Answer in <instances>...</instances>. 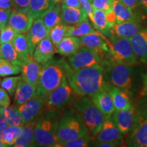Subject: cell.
<instances>
[{"instance_id": "db71d44e", "label": "cell", "mask_w": 147, "mask_h": 147, "mask_svg": "<svg viewBox=\"0 0 147 147\" xmlns=\"http://www.w3.org/2000/svg\"><path fill=\"white\" fill-rule=\"evenodd\" d=\"M139 1L140 6H142L145 13L147 14V0H139Z\"/></svg>"}, {"instance_id": "91938a15", "label": "cell", "mask_w": 147, "mask_h": 147, "mask_svg": "<svg viewBox=\"0 0 147 147\" xmlns=\"http://www.w3.org/2000/svg\"><path fill=\"white\" fill-rule=\"evenodd\" d=\"M0 32H1V27H0Z\"/></svg>"}, {"instance_id": "9a60e30c", "label": "cell", "mask_w": 147, "mask_h": 147, "mask_svg": "<svg viewBox=\"0 0 147 147\" xmlns=\"http://www.w3.org/2000/svg\"><path fill=\"white\" fill-rule=\"evenodd\" d=\"M33 16L27 10H14L12 9L8 25L19 33L25 34L29 30L34 23Z\"/></svg>"}, {"instance_id": "60d3db41", "label": "cell", "mask_w": 147, "mask_h": 147, "mask_svg": "<svg viewBox=\"0 0 147 147\" xmlns=\"http://www.w3.org/2000/svg\"><path fill=\"white\" fill-rule=\"evenodd\" d=\"M114 1L115 0H92L91 4L93 8L101 10L106 13L113 10Z\"/></svg>"}, {"instance_id": "603a6c76", "label": "cell", "mask_w": 147, "mask_h": 147, "mask_svg": "<svg viewBox=\"0 0 147 147\" xmlns=\"http://www.w3.org/2000/svg\"><path fill=\"white\" fill-rule=\"evenodd\" d=\"M36 87L22 80L18 84L14 97V105H21L36 97Z\"/></svg>"}, {"instance_id": "74e56055", "label": "cell", "mask_w": 147, "mask_h": 147, "mask_svg": "<svg viewBox=\"0 0 147 147\" xmlns=\"http://www.w3.org/2000/svg\"><path fill=\"white\" fill-rule=\"evenodd\" d=\"M23 80L22 76L4 77L1 82V87L6 90L11 97L14 96L18 84Z\"/></svg>"}, {"instance_id": "277c9868", "label": "cell", "mask_w": 147, "mask_h": 147, "mask_svg": "<svg viewBox=\"0 0 147 147\" xmlns=\"http://www.w3.org/2000/svg\"><path fill=\"white\" fill-rule=\"evenodd\" d=\"M64 77L65 72L62 60L52 59L43 65L36 88V97L45 100L48 95L59 85Z\"/></svg>"}, {"instance_id": "ab89813d", "label": "cell", "mask_w": 147, "mask_h": 147, "mask_svg": "<svg viewBox=\"0 0 147 147\" xmlns=\"http://www.w3.org/2000/svg\"><path fill=\"white\" fill-rule=\"evenodd\" d=\"M19 34L18 31L11 27L10 25H7L6 26L1 29L0 32V44L4 42H10L17 35Z\"/></svg>"}, {"instance_id": "836d02e7", "label": "cell", "mask_w": 147, "mask_h": 147, "mask_svg": "<svg viewBox=\"0 0 147 147\" xmlns=\"http://www.w3.org/2000/svg\"><path fill=\"white\" fill-rule=\"evenodd\" d=\"M21 132V127H20L8 125L0 134V140L5 146H13Z\"/></svg>"}, {"instance_id": "7a4b0ae2", "label": "cell", "mask_w": 147, "mask_h": 147, "mask_svg": "<svg viewBox=\"0 0 147 147\" xmlns=\"http://www.w3.org/2000/svg\"><path fill=\"white\" fill-rule=\"evenodd\" d=\"M88 134L87 127L74 108L64 109L61 113L56 129L57 144L82 138Z\"/></svg>"}, {"instance_id": "83f0119b", "label": "cell", "mask_w": 147, "mask_h": 147, "mask_svg": "<svg viewBox=\"0 0 147 147\" xmlns=\"http://www.w3.org/2000/svg\"><path fill=\"white\" fill-rule=\"evenodd\" d=\"M37 121V120H36ZM36 121L24 125L21 127V132L15 144L14 147H27L32 146L34 131Z\"/></svg>"}, {"instance_id": "c3c4849f", "label": "cell", "mask_w": 147, "mask_h": 147, "mask_svg": "<svg viewBox=\"0 0 147 147\" xmlns=\"http://www.w3.org/2000/svg\"><path fill=\"white\" fill-rule=\"evenodd\" d=\"M61 3L67 6L74 7V8H82L79 0H60Z\"/></svg>"}, {"instance_id": "e0dca14e", "label": "cell", "mask_w": 147, "mask_h": 147, "mask_svg": "<svg viewBox=\"0 0 147 147\" xmlns=\"http://www.w3.org/2000/svg\"><path fill=\"white\" fill-rule=\"evenodd\" d=\"M20 66L23 80L37 88L43 65L36 61L32 57H30L22 61Z\"/></svg>"}, {"instance_id": "5b68a950", "label": "cell", "mask_w": 147, "mask_h": 147, "mask_svg": "<svg viewBox=\"0 0 147 147\" xmlns=\"http://www.w3.org/2000/svg\"><path fill=\"white\" fill-rule=\"evenodd\" d=\"M71 107L81 118L88 131L95 136L100 129L106 115H104L89 96H78L71 102Z\"/></svg>"}, {"instance_id": "484cf974", "label": "cell", "mask_w": 147, "mask_h": 147, "mask_svg": "<svg viewBox=\"0 0 147 147\" xmlns=\"http://www.w3.org/2000/svg\"><path fill=\"white\" fill-rule=\"evenodd\" d=\"M58 1L60 0H31L27 10L34 19L42 18Z\"/></svg>"}, {"instance_id": "6da1fadb", "label": "cell", "mask_w": 147, "mask_h": 147, "mask_svg": "<svg viewBox=\"0 0 147 147\" xmlns=\"http://www.w3.org/2000/svg\"><path fill=\"white\" fill-rule=\"evenodd\" d=\"M65 76L75 94L78 96H89L97 91L106 89L104 67L101 64L74 70L69 63L62 59Z\"/></svg>"}, {"instance_id": "f35d334b", "label": "cell", "mask_w": 147, "mask_h": 147, "mask_svg": "<svg viewBox=\"0 0 147 147\" xmlns=\"http://www.w3.org/2000/svg\"><path fill=\"white\" fill-rule=\"evenodd\" d=\"M92 138L89 134L79 138L71 140L66 142L57 144L56 146L60 147H86L89 146V143L91 141Z\"/></svg>"}, {"instance_id": "d6986e66", "label": "cell", "mask_w": 147, "mask_h": 147, "mask_svg": "<svg viewBox=\"0 0 147 147\" xmlns=\"http://www.w3.org/2000/svg\"><path fill=\"white\" fill-rule=\"evenodd\" d=\"M130 42L137 59L147 63V29H141L130 38Z\"/></svg>"}, {"instance_id": "4fadbf2b", "label": "cell", "mask_w": 147, "mask_h": 147, "mask_svg": "<svg viewBox=\"0 0 147 147\" xmlns=\"http://www.w3.org/2000/svg\"><path fill=\"white\" fill-rule=\"evenodd\" d=\"M79 38L81 47L93 49L104 58L108 51V38L102 33L95 30Z\"/></svg>"}, {"instance_id": "8992f818", "label": "cell", "mask_w": 147, "mask_h": 147, "mask_svg": "<svg viewBox=\"0 0 147 147\" xmlns=\"http://www.w3.org/2000/svg\"><path fill=\"white\" fill-rule=\"evenodd\" d=\"M101 63L104 67V78L106 83L130 93V89L132 87L134 65L109 60L102 61Z\"/></svg>"}, {"instance_id": "680465c9", "label": "cell", "mask_w": 147, "mask_h": 147, "mask_svg": "<svg viewBox=\"0 0 147 147\" xmlns=\"http://www.w3.org/2000/svg\"><path fill=\"white\" fill-rule=\"evenodd\" d=\"M89 2H90V3H91V1H92V0H89Z\"/></svg>"}, {"instance_id": "bcb514c9", "label": "cell", "mask_w": 147, "mask_h": 147, "mask_svg": "<svg viewBox=\"0 0 147 147\" xmlns=\"http://www.w3.org/2000/svg\"><path fill=\"white\" fill-rule=\"evenodd\" d=\"M106 21H107L108 25L109 26L110 29H111V27H113L116 23H117V18H116L115 13L113 11V10L106 12Z\"/></svg>"}, {"instance_id": "f5cc1de1", "label": "cell", "mask_w": 147, "mask_h": 147, "mask_svg": "<svg viewBox=\"0 0 147 147\" xmlns=\"http://www.w3.org/2000/svg\"><path fill=\"white\" fill-rule=\"evenodd\" d=\"M147 95V73L146 76L144 77V87L142 90V93H141V96H144Z\"/></svg>"}, {"instance_id": "9c48e42d", "label": "cell", "mask_w": 147, "mask_h": 147, "mask_svg": "<svg viewBox=\"0 0 147 147\" xmlns=\"http://www.w3.org/2000/svg\"><path fill=\"white\" fill-rule=\"evenodd\" d=\"M76 95L67 82L66 76L61 84L48 95L45 100L44 112L61 113L65 106L71 104Z\"/></svg>"}, {"instance_id": "7c38bea8", "label": "cell", "mask_w": 147, "mask_h": 147, "mask_svg": "<svg viewBox=\"0 0 147 147\" xmlns=\"http://www.w3.org/2000/svg\"><path fill=\"white\" fill-rule=\"evenodd\" d=\"M123 134L114 122L112 115H110L106 116L100 129L94 136L96 142H120L123 138Z\"/></svg>"}, {"instance_id": "816d5d0a", "label": "cell", "mask_w": 147, "mask_h": 147, "mask_svg": "<svg viewBox=\"0 0 147 147\" xmlns=\"http://www.w3.org/2000/svg\"><path fill=\"white\" fill-rule=\"evenodd\" d=\"M7 126H8V125H7L6 122H5L4 118H3L2 116H0V134L2 132L3 130Z\"/></svg>"}, {"instance_id": "f907efd6", "label": "cell", "mask_w": 147, "mask_h": 147, "mask_svg": "<svg viewBox=\"0 0 147 147\" xmlns=\"http://www.w3.org/2000/svg\"><path fill=\"white\" fill-rule=\"evenodd\" d=\"M95 146H100V147H114V146H121L120 142H96Z\"/></svg>"}, {"instance_id": "3957f363", "label": "cell", "mask_w": 147, "mask_h": 147, "mask_svg": "<svg viewBox=\"0 0 147 147\" xmlns=\"http://www.w3.org/2000/svg\"><path fill=\"white\" fill-rule=\"evenodd\" d=\"M61 113L43 112L37 119L32 146H56V129Z\"/></svg>"}, {"instance_id": "d590c367", "label": "cell", "mask_w": 147, "mask_h": 147, "mask_svg": "<svg viewBox=\"0 0 147 147\" xmlns=\"http://www.w3.org/2000/svg\"><path fill=\"white\" fill-rule=\"evenodd\" d=\"M68 27V25L61 22L49 31V37L54 46H56L58 43H59L61 40L66 36Z\"/></svg>"}, {"instance_id": "f546056e", "label": "cell", "mask_w": 147, "mask_h": 147, "mask_svg": "<svg viewBox=\"0 0 147 147\" xmlns=\"http://www.w3.org/2000/svg\"><path fill=\"white\" fill-rule=\"evenodd\" d=\"M61 3L60 1H58L42 18V21L48 32H49V31L53 27L61 22Z\"/></svg>"}, {"instance_id": "e575fe53", "label": "cell", "mask_w": 147, "mask_h": 147, "mask_svg": "<svg viewBox=\"0 0 147 147\" xmlns=\"http://www.w3.org/2000/svg\"><path fill=\"white\" fill-rule=\"evenodd\" d=\"M0 57L18 65H21L22 61L18 58L17 53L12 45V42H4L0 45Z\"/></svg>"}, {"instance_id": "ffe728a7", "label": "cell", "mask_w": 147, "mask_h": 147, "mask_svg": "<svg viewBox=\"0 0 147 147\" xmlns=\"http://www.w3.org/2000/svg\"><path fill=\"white\" fill-rule=\"evenodd\" d=\"M104 115H112L115 110L113 98L106 89H102L97 91L89 97Z\"/></svg>"}, {"instance_id": "4316f807", "label": "cell", "mask_w": 147, "mask_h": 147, "mask_svg": "<svg viewBox=\"0 0 147 147\" xmlns=\"http://www.w3.org/2000/svg\"><path fill=\"white\" fill-rule=\"evenodd\" d=\"M113 10L115 12L117 23L136 20V16L133 10L125 5L120 0H115L113 2Z\"/></svg>"}, {"instance_id": "5bb4252c", "label": "cell", "mask_w": 147, "mask_h": 147, "mask_svg": "<svg viewBox=\"0 0 147 147\" xmlns=\"http://www.w3.org/2000/svg\"><path fill=\"white\" fill-rule=\"evenodd\" d=\"M136 108L131 105L122 110H115L112 117L116 125L123 134H126L131 131L135 121Z\"/></svg>"}, {"instance_id": "94428289", "label": "cell", "mask_w": 147, "mask_h": 147, "mask_svg": "<svg viewBox=\"0 0 147 147\" xmlns=\"http://www.w3.org/2000/svg\"><path fill=\"white\" fill-rule=\"evenodd\" d=\"M0 45H1V44H0Z\"/></svg>"}, {"instance_id": "ee69618b", "label": "cell", "mask_w": 147, "mask_h": 147, "mask_svg": "<svg viewBox=\"0 0 147 147\" xmlns=\"http://www.w3.org/2000/svg\"><path fill=\"white\" fill-rule=\"evenodd\" d=\"M11 101L10 95L7 92L6 90L0 88V107H6L10 106Z\"/></svg>"}, {"instance_id": "cb8c5ba5", "label": "cell", "mask_w": 147, "mask_h": 147, "mask_svg": "<svg viewBox=\"0 0 147 147\" xmlns=\"http://www.w3.org/2000/svg\"><path fill=\"white\" fill-rule=\"evenodd\" d=\"M106 89L111 95L115 110L124 109L131 105L130 93L127 91L109 85L108 84L106 85Z\"/></svg>"}, {"instance_id": "8d00e7d4", "label": "cell", "mask_w": 147, "mask_h": 147, "mask_svg": "<svg viewBox=\"0 0 147 147\" xmlns=\"http://www.w3.org/2000/svg\"><path fill=\"white\" fill-rule=\"evenodd\" d=\"M21 72V66L0 57V76L7 77Z\"/></svg>"}, {"instance_id": "681fc988", "label": "cell", "mask_w": 147, "mask_h": 147, "mask_svg": "<svg viewBox=\"0 0 147 147\" xmlns=\"http://www.w3.org/2000/svg\"><path fill=\"white\" fill-rule=\"evenodd\" d=\"M14 0H0V9H12Z\"/></svg>"}, {"instance_id": "ba28073f", "label": "cell", "mask_w": 147, "mask_h": 147, "mask_svg": "<svg viewBox=\"0 0 147 147\" xmlns=\"http://www.w3.org/2000/svg\"><path fill=\"white\" fill-rule=\"evenodd\" d=\"M108 51L104 57L106 60L131 65L138 63L129 38H119L111 34L108 38Z\"/></svg>"}, {"instance_id": "52a82bcc", "label": "cell", "mask_w": 147, "mask_h": 147, "mask_svg": "<svg viewBox=\"0 0 147 147\" xmlns=\"http://www.w3.org/2000/svg\"><path fill=\"white\" fill-rule=\"evenodd\" d=\"M135 108V121L127 138L126 146L147 147V95L142 96Z\"/></svg>"}, {"instance_id": "30bf717a", "label": "cell", "mask_w": 147, "mask_h": 147, "mask_svg": "<svg viewBox=\"0 0 147 147\" xmlns=\"http://www.w3.org/2000/svg\"><path fill=\"white\" fill-rule=\"evenodd\" d=\"M102 57L96 51L89 48L81 47L73 55L68 56L67 61L74 70L100 64Z\"/></svg>"}, {"instance_id": "8fae6325", "label": "cell", "mask_w": 147, "mask_h": 147, "mask_svg": "<svg viewBox=\"0 0 147 147\" xmlns=\"http://www.w3.org/2000/svg\"><path fill=\"white\" fill-rule=\"evenodd\" d=\"M16 107L21 115L24 125L36 121L41 116L45 110V100L41 97H35Z\"/></svg>"}, {"instance_id": "f1b7e54d", "label": "cell", "mask_w": 147, "mask_h": 147, "mask_svg": "<svg viewBox=\"0 0 147 147\" xmlns=\"http://www.w3.org/2000/svg\"><path fill=\"white\" fill-rule=\"evenodd\" d=\"M12 45L17 53L18 58L21 61L28 59L32 57L29 55V44L27 35L23 33H19L12 41Z\"/></svg>"}, {"instance_id": "2e32d148", "label": "cell", "mask_w": 147, "mask_h": 147, "mask_svg": "<svg viewBox=\"0 0 147 147\" xmlns=\"http://www.w3.org/2000/svg\"><path fill=\"white\" fill-rule=\"evenodd\" d=\"M49 36L47 28L41 18H36L32 27L27 32V38L28 40L29 55L32 57L35 48L42 40Z\"/></svg>"}, {"instance_id": "9f6ffc18", "label": "cell", "mask_w": 147, "mask_h": 147, "mask_svg": "<svg viewBox=\"0 0 147 147\" xmlns=\"http://www.w3.org/2000/svg\"><path fill=\"white\" fill-rule=\"evenodd\" d=\"M0 116H1V107H0Z\"/></svg>"}, {"instance_id": "d4e9b609", "label": "cell", "mask_w": 147, "mask_h": 147, "mask_svg": "<svg viewBox=\"0 0 147 147\" xmlns=\"http://www.w3.org/2000/svg\"><path fill=\"white\" fill-rule=\"evenodd\" d=\"M81 47L80 38L75 36H65L55 46V50L59 54L64 57L73 55Z\"/></svg>"}, {"instance_id": "4dcf8cb0", "label": "cell", "mask_w": 147, "mask_h": 147, "mask_svg": "<svg viewBox=\"0 0 147 147\" xmlns=\"http://www.w3.org/2000/svg\"><path fill=\"white\" fill-rule=\"evenodd\" d=\"M1 115L4 118L8 125L20 127L23 126L21 115L18 112L17 107L14 104L12 106L1 107Z\"/></svg>"}, {"instance_id": "b9f144b4", "label": "cell", "mask_w": 147, "mask_h": 147, "mask_svg": "<svg viewBox=\"0 0 147 147\" xmlns=\"http://www.w3.org/2000/svg\"><path fill=\"white\" fill-rule=\"evenodd\" d=\"M79 1H80L82 8L84 9V10L87 13L91 23L93 25V23H94V19H93V8L91 5V3L89 2V0H79Z\"/></svg>"}, {"instance_id": "11a10c76", "label": "cell", "mask_w": 147, "mask_h": 147, "mask_svg": "<svg viewBox=\"0 0 147 147\" xmlns=\"http://www.w3.org/2000/svg\"><path fill=\"white\" fill-rule=\"evenodd\" d=\"M3 146H5V145L3 144L2 142H1V140H0V147H3Z\"/></svg>"}, {"instance_id": "7dc6e473", "label": "cell", "mask_w": 147, "mask_h": 147, "mask_svg": "<svg viewBox=\"0 0 147 147\" xmlns=\"http://www.w3.org/2000/svg\"><path fill=\"white\" fill-rule=\"evenodd\" d=\"M120 1H122L125 5H126L129 8H131L133 11L136 10L140 5L139 0H120Z\"/></svg>"}, {"instance_id": "1f68e13d", "label": "cell", "mask_w": 147, "mask_h": 147, "mask_svg": "<svg viewBox=\"0 0 147 147\" xmlns=\"http://www.w3.org/2000/svg\"><path fill=\"white\" fill-rule=\"evenodd\" d=\"M96 30L91 25L88 18L84 21L80 22L76 25H69L66 36H75L80 38L89 33L93 32Z\"/></svg>"}, {"instance_id": "7bdbcfd3", "label": "cell", "mask_w": 147, "mask_h": 147, "mask_svg": "<svg viewBox=\"0 0 147 147\" xmlns=\"http://www.w3.org/2000/svg\"><path fill=\"white\" fill-rule=\"evenodd\" d=\"M12 9H0V27L1 29L8 24Z\"/></svg>"}, {"instance_id": "6f0895ef", "label": "cell", "mask_w": 147, "mask_h": 147, "mask_svg": "<svg viewBox=\"0 0 147 147\" xmlns=\"http://www.w3.org/2000/svg\"><path fill=\"white\" fill-rule=\"evenodd\" d=\"M1 78H0V85H1Z\"/></svg>"}, {"instance_id": "ac0fdd59", "label": "cell", "mask_w": 147, "mask_h": 147, "mask_svg": "<svg viewBox=\"0 0 147 147\" xmlns=\"http://www.w3.org/2000/svg\"><path fill=\"white\" fill-rule=\"evenodd\" d=\"M55 51L54 45L48 36L42 40L35 48L32 58L38 63L44 65L52 59Z\"/></svg>"}, {"instance_id": "f6af8a7d", "label": "cell", "mask_w": 147, "mask_h": 147, "mask_svg": "<svg viewBox=\"0 0 147 147\" xmlns=\"http://www.w3.org/2000/svg\"><path fill=\"white\" fill-rule=\"evenodd\" d=\"M31 0H14L12 9L14 10H27Z\"/></svg>"}, {"instance_id": "d6a6232c", "label": "cell", "mask_w": 147, "mask_h": 147, "mask_svg": "<svg viewBox=\"0 0 147 147\" xmlns=\"http://www.w3.org/2000/svg\"><path fill=\"white\" fill-rule=\"evenodd\" d=\"M93 19H94V23L93 26L94 27V28L102 33L106 38H109L111 35V32H110V28L106 21L105 12L93 8Z\"/></svg>"}, {"instance_id": "7402d4cb", "label": "cell", "mask_w": 147, "mask_h": 147, "mask_svg": "<svg viewBox=\"0 0 147 147\" xmlns=\"http://www.w3.org/2000/svg\"><path fill=\"white\" fill-rule=\"evenodd\" d=\"M141 28V25L136 19L134 21L123 22V23H117L110 29L111 34H114L119 38H131L139 32Z\"/></svg>"}, {"instance_id": "44dd1931", "label": "cell", "mask_w": 147, "mask_h": 147, "mask_svg": "<svg viewBox=\"0 0 147 147\" xmlns=\"http://www.w3.org/2000/svg\"><path fill=\"white\" fill-rule=\"evenodd\" d=\"M61 22L68 25H76L87 18V14L82 8H74L61 3Z\"/></svg>"}]
</instances>
